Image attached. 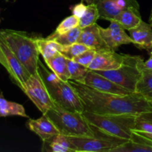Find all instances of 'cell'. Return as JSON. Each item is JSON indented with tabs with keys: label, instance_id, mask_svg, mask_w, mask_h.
<instances>
[{
	"label": "cell",
	"instance_id": "f546056e",
	"mask_svg": "<svg viewBox=\"0 0 152 152\" xmlns=\"http://www.w3.org/2000/svg\"><path fill=\"white\" fill-rule=\"evenodd\" d=\"M96 50L95 49H88L86 51L83 52L81 54L78 55L76 56L74 59V61L79 62L81 65H84V66L88 68L90 64L94 59L95 56H96Z\"/></svg>",
	"mask_w": 152,
	"mask_h": 152
},
{
	"label": "cell",
	"instance_id": "74e56055",
	"mask_svg": "<svg viewBox=\"0 0 152 152\" xmlns=\"http://www.w3.org/2000/svg\"><path fill=\"white\" fill-rule=\"evenodd\" d=\"M149 23H150V24H151V27H152V21H151V22H149Z\"/></svg>",
	"mask_w": 152,
	"mask_h": 152
},
{
	"label": "cell",
	"instance_id": "44dd1931",
	"mask_svg": "<svg viewBox=\"0 0 152 152\" xmlns=\"http://www.w3.org/2000/svg\"><path fill=\"white\" fill-rule=\"evenodd\" d=\"M93 2L95 3L97 7L101 19L109 22L114 20L122 11L121 9L117 7L114 0H94Z\"/></svg>",
	"mask_w": 152,
	"mask_h": 152
},
{
	"label": "cell",
	"instance_id": "f1b7e54d",
	"mask_svg": "<svg viewBox=\"0 0 152 152\" xmlns=\"http://www.w3.org/2000/svg\"><path fill=\"white\" fill-rule=\"evenodd\" d=\"M80 25V19L74 15L65 18L56 27L53 33L56 34H62L66 33Z\"/></svg>",
	"mask_w": 152,
	"mask_h": 152
},
{
	"label": "cell",
	"instance_id": "7a4b0ae2",
	"mask_svg": "<svg viewBox=\"0 0 152 152\" xmlns=\"http://www.w3.org/2000/svg\"><path fill=\"white\" fill-rule=\"evenodd\" d=\"M0 36L31 74L39 70V52L36 38L24 31L10 29L0 30Z\"/></svg>",
	"mask_w": 152,
	"mask_h": 152
},
{
	"label": "cell",
	"instance_id": "d6a6232c",
	"mask_svg": "<svg viewBox=\"0 0 152 152\" xmlns=\"http://www.w3.org/2000/svg\"><path fill=\"white\" fill-rule=\"evenodd\" d=\"M141 69L142 71H152V55H150L149 59L147 61L144 62L142 61L141 64Z\"/></svg>",
	"mask_w": 152,
	"mask_h": 152
},
{
	"label": "cell",
	"instance_id": "ffe728a7",
	"mask_svg": "<svg viewBox=\"0 0 152 152\" xmlns=\"http://www.w3.org/2000/svg\"><path fill=\"white\" fill-rule=\"evenodd\" d=\"M37 48L44 60L50 59L59 52H61L62 45L55 40L49 38H36Z\"/></svg>",
	"mask_w": 152,
	"mask_h": 152
},
{
	"label": "cell",
	"instance_id": "1f68e13d",
	"mask_svg": "<svg viewBox=\"0 0 152 152\" xmlns=\"http://www.w3.org/2000/svg\"><path fill=\"white\" fill-rule=\"evenodd\" d=\"M86 9H87V5H85L83 2L77 4L76 5H74V7L72 9L73 15L80 19L85 14Z\"/></svg>",
	"mask_w": 152,
	"mask_h": 152
},
{
	"label": "cell",
	"instance_id": "4fadbf2b",
	"mask_svg": "<svg viewBox=\"0 0 152 152\" xmlns=\"http://www.w3.org/2000/svg\"><path fill=\"white\" fill-rule=\"evenodd\" d=\"M27 127L38 135L42 142L60 134L54 123L46 114H42L40 118L37 120L29 119L27 122Z\"/></svg>",
	"mask_w": 152,
	"mask_h": 152
},
{
	"label": "cell",
	"instance_id": "603a6c76",
	"mask_svg": "<svg viewBox=\"0 0 152 152\" xmlns=\"http://www.w3.org/2000/svg\"><path fill=\"white\" fill-rule=\"evenodd\" d=\"M134 130L152 139V112H144L137 115Z\"/></svg>",
	"mask_w": 152,
	"mask_h": 152
},
{
	"label": "cell",
	"instance_id": "52a82bcc",
	"mask_svg": "<svg viewBox=\"0 0 152 152\" xmlns=\"http://www.w3.org/2000/svg\"><path fill=\"white\" fill-rule=\"evenodd\" d=\"M94 134L91 137H68L77 152H113L129 141L105 133L93 126Z\"/></svg>",
	"mask_w": 152,
	"mask_h": 152
},
{
	"label": "cell",
	"instance_id": "e575fe53",
	"mask_svg": "<svg viewBox=\"0 0 152 152\" xmlns=\"http://www.w3.org/2000/svg\"><path fill=\"white\" fill-rule=\"evenodd\" d=\"M83 1H84L85 2H86L88 4H91V3L93 2V1H94V0H83Z\"/></svg>",
	"mask_w": 152,
	"mask_h": 152
},
{
	"label": "cell",
	"instance_id": "30bf717a",
	"mask_svg": "<svg viewBox=\"0 0 152 152\" xmlns=\"http://www.w3.org/2000/svg\"><path fill=\"white\" fill-rule=\"evenodd\" d=\"M86 86H89L94 89L99 91L106 92V93L117 94H130L134 93L125 88L122 87L120 85L117 84L114 82L107 77L95 72L94 71L88 70L83 80L80 82Z\"/></svg>",
	"mask_w": 152,
	"mask_h": 152
},
{
	"label": "cell",
	"instance_id": "8fae6325",
	"mask_svg": "<svg viewBox=\"0 0 152 152\" xmlns=\"http://www.w3.org/2000/svg\"><path fill=\"white\" fill-rule=\"evenodd\" d=\"M125 54L117 53L112 49L96 50L94 59L88 66L91 71H108L118 68L124 61Z\"/></svg>",
	"mask_w": 152,
	"mask_h": 152
},
{
	"label": "cell",
	"instance_id": "2e32d148",
	"mask_svg": "<svg viewBox=\"0 0 152 152\" xmlns=\"http://www.w3.org/2000/svg\"><path fill=\"white\" fill-rule=\"evenodd\" d=\"M130 37L137 48L148 50L152 47V27L150 23L141 21L135 28L129 30Z\"/></svg>",
	"mask_w": 152,
	"mask_h": 152
},
{
	"label": "cell",
	"instance_id": "484cf974",
	"mask_svg": "<svg viewBox=\"0 0 152 152\" xmlns=\"http://www.w3.org/2000/svg\"><path fill=\"white\" fill-rule=\"evenodd\" d=\"M100 18L99 10L96 4L94 2L87 5V9L85 14L80 19V25L81 28L91 25L96 23V21Z\"/></svg>",
	"mask_w": 152,
	"mask_h": 152
},
{
	"label": "cell",
	"instance_id": "6da1fadb",
	"mask_svg": "<svg viewBox=\"0 0 152 152\" xmlns=\"http://www.w3.org/2000/svg\"><path fill=\"white\" fill-rule=\"evenodd\" d=\"M83 102L84 111L98 114L138 115L152 112V100L140 94H117L99 91L80 82L68 80Z\"/></svg>",
	"mask_w": 152,
	"mask_h": 152
},
{
	"label": "cell",
	"instance_id": "ba28073f",
	"mask_svg": "<svg viewBox=\"0 0 152 152\" xmlns=\"http://www.w3.org/2000/svg\"><path fill=\"white\" fill-rule=\"evenodd\" d=\"M24 93L34 102L39 110L45 114L56 105L42 77L39 70L31 74L25 83Z\"/></svg>",
	"mask_w": 152,
	"mask_h": 152
},
{
	"label": "cell",
	"instance_id": "8992f818",
	"mask_svg": "<svg viewBox=\"0 0 152 152\" xmlns=\"http://www.w3.org/2000/svg\"><path fill=\"white\" fill-rule=\"evenodd\" d=\"M143 59L140 56L125 54L124 61L120 67L108 71H94L107 77L132 92H136V88L142 77L141 64Z\"/></svg>",
	"mask_w": 152,
	"mask_h": 152
},
{
	"label": "cell",
	"instance_id": "9c48e42d",
	"mask_svg": "<svg viewBox=\"0 0 152 152\" xmlns=\"http://www.w3.org/2000/svg\"><path fill=\"white\" fill-rule=\"evenodd\" d=\"M0 47L4 53V56L8 65V72L12 81L21 88L23 91L25 88V83L28 80L31 74L25 68V67L21 63L15 53L8 47L2 37L0 36Z\"/></svg>",
	"mask_w": 152,
	"mask_h": 152
},
{
	"label": "cell",
	"instance_id": "5b68a950",
	"mask_svg": "<svg viewBox=\"0 0 152 152\" xmlns=\"http://www.w3.org/2000/svg\"><path fill=\"white\" fill-rule=\"evenodd\" d=\"M83 115L89 124L117 137L129 140L135 128V115L98 114L84 111Z\"/></svg>",
	"mask_w": 152,
	"mask_h": 152
},
{
	"label": "cell",
	"instance_id": "5bb4252c",
	"mask_svg": "<svg viewBox=\"0 0 152 152\" xmlns=\"http://www.w3.org/2000/svg\"><path fill=\"white\" fill-rule=\"evenodd\" d=\"M77 42L83 43L91 49L96 50L111 49L101 36L99 25L96 23L82 28Z\"/></svg>",
	"mask_w": 152,
	"mask_h": 152
},
{
	"label": "cell",
	"instance_id": "d4e9b609",
	"mask_svg": "<svg viewBox=\"0 0 152 152\" xmlns=\"http://www.w3.org/2000/svg\"><path fill=\"white\" fill-rule=\"evenodd\" d=\"M81 30L82 28L80 26H78L74 29L71 30V31H68V32L62 34H56L53 33L49 37H48V38L55 40L62 45H68L77 42L80 33H81Z\"/></svg>",
	"mask_w": 152,
	"mask_h": 152
},
{
	"label": "cell",
	"instance_id": "d6986e66",
	"mask_svg": "<svg viewBox=\"0 0 152 152\" xmlns=\"http://www.w3.org/2000/svg\"><path fill=\"white\" fill-rule=\"evenodd\" d=\"M114 20L120 24L125 30L129 31L137 26L142 21V18L140 9L129 7L122 10Z\"/></svg>",
	"mask_w": 152,
	"mask_h": 152
},
{
	"label": "cell",
	"instance_id": "4dcf8cb0",
	"mask_svg": "<svg viewBox=\"0 0 152 152\" xmlns=\"http://www.w3.org/2000/svg\"><path fill=\"white\" fill-rule=\"evenodd\" d=\"M115 4L122 10L129 7H135L140 9L139 4L137 0H114Z\"/></svg>",
	"mask_w": 152,
	"mask_h": 152
},
{
	"label": "cell",
	"instance_id": "9a60e30c",
	"mask_svg": "<svg viewBox=\"0 0 152 152\" xmlns=\"http://www.w3.org/2000/svg\"><path fill=\"white\" fill-rule=\"evenodd\" d=\"M113 152H152V139L133 130L129 141Z\"/></svg>",
	"mask_w": 152,
	"mask_h": 152
},
{
	"label": "cell",
	"instance_id": "277c9868",
	"mask_svg": "<svg viewBox=\"0 0 152 152\" xmlns=\"http://www.w3.org/2000/svg\"><path fill=\"white\" fill-rule=\"evenodd\" d=\"M39 70L55 103L68 111L80 113L84 111L83 102L69 82L63 81L53 72L48 71L40 62Z\"/></svg>",
	"mask_w": 152,
	"mask_h": 152
},
{
	"label": "cell",
	"instance_id": "cb8c5ba5",
	"mask_svg": "<svg viewBox=\"0 0 152 152\" xmlns=\"http://www.w3.org/2000/svg\"><path fill=\"white\" fill-rule=\"evenodd\" d=\"M136 92L152 100V71H142V77L137 86Z\"/></svg>",
	"mask_w": 152,
	"mask_h": 152
},
{
	"label": "cell",
	"instance_id": "836d02e7",
	"mask_svg": "<svg viewBox=\"0 0 152 152\" xmlns=\"http://www.w3.org/2000/svg\"><path fill=\"white\" fill-rule=\"evenodd\" d=\"M0 64L7 70V71H8V65H7V60H6V58L4 56V54L3 53L2 50H1V47H0Z\"/></svg>",
	"mask_w": 152,
	"mask_h": 152
},
{
	"label": "cell",
	"instance_id": "83f0119b",
	"mask_svg": "<svg viewBox=\"0 0 152 152\" xmlns=\"http://www.w3.org/2000/svg\"><path fill=\"white\" fill-rule=\"evenodd\" d=\"M88 49L91 48L83 43L75 42L74 44L68 45H62L60 53H62L67 59H74L76 56L81 54Z\"/></svg>",
	"mask_w": 152,
	"mask_h": 152
},
{
	"label": "cell",
	"instance_id": "7c38bea8",
	"mask_svg": "<svg viewBox=\"0 0 152 152\" xmlns=\"http://www.w3.org/2000/svg\"><path fill=\"white\" fill-rule=\"evenodd\" d=\"M99 29L104 41L112 50H115L122 45L134 44L132 37L126 34L123 26L116 21H111L109 27L107 28L99 25Z\"/></svg>",
	"mask_w": 152,
	"mask_h": 152
},
{
	"label": "cell",
	"instance_id": "ac0fdd59",
	"mask_svg": "<svg viewBox=\"0 0 152 152\" xmlns=\"http://www.w3.org/2000/svg\"><path fill=\"white\" fill-rule=\"evenodd\" d=\"M46 65L55 75L63 81L70 80V74L68 68V59L60 52L50 59L45 60Z\"/></svg>",
	"mask_w": 152,
	"mask_h": 152
},
{
	"label": "cell",
	"instance_id": "8d00e7d4",
	"mask_svg": "<svg viewBox=\"0 0 152 152\" xmlns=\"http://www.w3.org/2000/svg\"><path fill=\"white\" fill-rule=\"evenodd\" d=\"M147 52H148V53L149 55H152V47L151 48L148 49V50H147Z\"/></svg>",
	"mask_w": 152,
	"mask_h": 152
},
{
	"label": "cell",
	"instance_id": "d590c367",
	"mask_svg": "<svg viewBox=\"0 0 152 152\" xmlns=\"http://www.w3.org/2000/svg\"><path fill=\"white\" fill-rule=\"evenodd\" d=\"M152 21V8L151 10V13H150V16H149V19H148V22H151Z\"/></svg>",
	"mask_w": 152,
	"mask_h": 152
},
{
	"label": "cell",
	"instance_id": "3957f363",
	"mask_svg": "<svg viewBox=\"0 0 152 152\" xmlns=\"http://www.w3.org/2000/svg\"><path fill=\"white\" fill-rule=\"evenodd\" d=\"M61 134L67 137H91L94 129L86 120L83 113L68 111L56 104L45 113Z\"/></svg>",
	"mask_w": 152,
	"mask_h": 152
},
{
	"label": "cell",
	"instance_id": "7402d4cb",
	"mask_svg": "<svg viewBox=\"0 0 152 152\" xmlns=\"http://www.w3.org/2000/svg\"><path fill=\"white\" fill-rule=\"evenodd\" d=\"M8 116H20L28 117L23 105L17 102H10L4 97L2 94H0V117Z\"/></svg>",
	"mask_w": 152,
	"mask_h": 152
},
{
	"label": "cell",
	"instance_id": "4316f807",
	"mask_svg": "<svg viewBox=\"0 0 152 152\" xmlns=\"http://www.w3.org/2000/svg\"><path fill=\"white\" fill-rule=\"evenodd\" d=\"M68 68L70 74V80L77 82L81 81L89 70L88 68L76 62L74 59H68Z\"/></svg>",
	"mask_w": 152,
	"mask_h": 152
},
{
	"label": "cell",
	"instance_id": "e0dca14e",
	"mask_svg": "<svg viewBox=\"0 0 152 152\" xmlns=\"http://www.w3.org/2000/svg\"><path fill=\"white\" fill-rule=\"evenodd\" d=\"M42 151L46 152H77L68 137L56 134L42 142Z\"/></svg>",
	"mask_w": 152,
	"mask_h": 152
}]
</instances>
